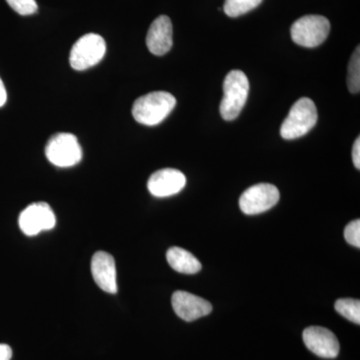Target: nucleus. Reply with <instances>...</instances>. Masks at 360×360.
<instances>
[{
    "instance_id": "obj_1",
    "label": "nucleus",
    "mask_w": 360,
    "mask_h": 360,
    "mask_svg": "<svg viewBox=\"0 0 360 360\" xmlns=\"http://www.w3.org/2000/svg\"><path fill=\"white\" fill-rule=\"evenodd\" d=\"M175 105L176 99L169 92H150L134 101L132 115L137 122L153 127L162 122L172 113Z\"/></svg>"
},
{
    "instance_id": "obj_2",
    "label": "nucleus",
    "mask_w": 360,
    "mask_h": 360,
    "mask_svg": "<svg viewBox=\"0 0 360 360\" xmlns=\"http://www.w3.org/2000/svg\"><path fill=\"white\" fill-rule=\"evenodd\" d=\"M250 92V82L241 70H231L225 77L224 97L219 110L222 118L227 122L236 120L245 108Z\"/></svg>"
},
{
    "instance_id": "obj_3",
    "label": "nucleus",
    "mask_w": 360,
    "mask_h": 360,
    "mask_svg": "<svg viewBox=\"0 0 360 360\" xmlns=\"http://www.w3.org/2000/svg\"><path fill=\"white\" fill-rule=\"evenodd\" d=\"M317 117L316 106L311 99L307 97L298 99L281 125V136L288 141L300 139L314 129Z\"/></svg>"
},
{
    "instance_id": "obj_4",
    "label": "nucleus",
    "mask_w": 360,
    "mask_h": 360,
    "mask_svg": "<svg viewBox=\"0 0 360 360\" xmlns=\"http://www.w3.org/2000/svg\"><path fill=\"white\" fill-rule=\"evenodd\" d=\"M330 22L322 15H305L291 26V39L303 47L319 46L328 39Z\"/></svg>"
},
{
    "instance_id": "obj_5",
    "label": "nucleus",
    "mask_w": 360,
    "mask_h": 360,
    "mask_svg": "<svg viewBox=\"0 0 360 360\" xmlns=\"http://www.w3.org/2000/svg\"><path fill=\"white\" fill-rule=\"evenodd\" d=\"M45 155L56 167H70L82 160V149L75 135L58 134L47 142Z\"/></svg>"
},
{
    "instance_id": "obj_6",
    "label": "nucleus",
    "mask_w": 360,
    "mask_h": 360,
    "mask_svg": "<svg viewBox=\"0 0 360 360\" xmlns=\"http://www.w3.org/2000/svg\"><path fill=\"white\" fill-rule=\"evenodd\" d=\"M106 52L105 41L101 35L89 33L75 42L71 49L70 63L75 70H85L101 63Z\"/></svg>"
},
{
    "instance_id": "obj_7",
    "label": "nucleus",
    "mask_w": 360,
    "mask_h": 360,
    "mask_svg": "<svg viewBox=\"0 0 360 360\" xmlns=\"http://www.w3.org/2000/svg\"><path fill=\"white\" fill-rule=\"evenodd\" d=\"M279 191L269 184H258L246 189L239 198L241 212L248 215L259 214L269 210L278 202Z\"/></svg>"
},
{
    "instance_id": "obj_8",
    "label": "nucleus",
    "mask_w": 360,
    "mask_h": 360,
    "mask_svg": "<svg viewBox=\"0 0 360 360\" xmlns=\"http://www.w3.org/2000/svg\"><path fill=\"white\" fill-rule=\"evenodd\" d=\"M18 224L26 236H37L39 232L51 231L56 226V214L47 203H33L20 213Z\"/></svg>"
},
{
    "instance_id": "obj_9",
    "label": "nucleus",
    "mask_w": 360,
    "mask_h": 360,
    "mask_svg": "<svg viewBox=\"0 0 360 360\" xmlns=\"http://www.w3.org/2000/svg\"><path fill=\"white\" fill-rule=\"evenodd\" d=\"M303 341L310 352L323 359H335L340 354V341L333 331L321 326H310L303 331Z\"/></svg>"
},
{
    "instance_id": "obj_10",
    "label": "nucleus",
    "mask_w": 360,
    "mask_h": 360,
    "mask_svg": "<svg viewBox=\"0 0 360 360\" xmlns=\"http://www.w3.org/2000/svg\"><path fill=\"white\" fill-rule=\"evenodd\" d=\"M186 184V177L181 172L174 168H165L151 175L148 188L156 198H168L180 193Z\"/></svg>"
},
{
    "instance_id": "obj_11",
    "label": "nucleus",
    "mask_w": 360,
    "mask_h": 360,
    "mask_svg": "<svg viewBox=\"0 0 360 360\" xmlns=\"http://www.w3.org/2000/svg\"><path fill=\"white\" fill-rule=\"evenodd\" d=\"M175 314L186 321H194L212 311V303L186 291H176L172 298Z\"/></svg>"
},
{
    "instance_id": "obj_12",
    "label": "nucleus",
    "mask_w": 360,
    "mask_h": 360,
    "mask_svg": "<svg viewBox=\"0 0 360 360\" xmlns=\"http://www.w3.org/2000/svg\"><path fill=\"white\" fill-rule=\"evenodd\" d=\"M172 35H174V30H172L170 18L167 15L158 16L151 23L146 35V45L149 51L158 56L167 54L174 44Z\"/></svg>"
},
{
    "instance_id": "obj_13",
    "label": "nucleus",
    "mask_w": 360,
    "mask_h": 360,
    "mask_svg": "<svg viewBox=\"0 0 360 360\" xmlns=\"http://www.w3.org/2000/svg\"><path fill=\"white\" fill-rule=\"evenodd\" d=\"M91 272L94 281L101 290L110 295L117 292L115 262L110 253L98 251L94 255Z\"/></svg>"
},
{
    "instance_id": "obj_14",
    "label": "nucleus",
    "mask_w": 360,
    "mask_h": 360,
    "mask_svg": "<svg viewBox=\"0 0 360 360\" xmlns=\"http://www.w3.org/2000/svg\"><path fill=\"white\" fill-rule=\"evenodd\" d=\"M167 259L168 264L175 270L184 274H195L201 270L200 260L193 253L184 248H172L167 250Z\"/></svg>"
},
{
    "instance_id": "obj_15",
    "label": "nucleus",
    "mask_w": 360,
    "mask_h": 360,
    "mask_svg": "<svg viewBox=\"0 0 360 360\" xmlns=\"http://www.w3.org/2000/svg\"><path fill=\"white\" fill-rule=\"evenodd\" d=\"M262 0H225L224 11L229 18H238L257 8Z\"/></svg>"
},
{
    "instance_id": "obj_16",
    "label": "nucleus",
    "mask_w": 360,
    "mask_h": 360,
    "mask_svg": "<svg viewBox=\"0 0 360 360\" xmlns=\"http://www.w3.org/2000/svg\"><path fill=\"white\" fill-rule=\"evenodd\" d=\"M338 314L354 323L360 324V302L352 298H341L335 302Z\"/></svg>"
},
{
    "instance_id": "obj_17",
    "label": "nucleus",
    "mask_w": 360,
    "mask_h": 360,
    "mask_svg": "<svg viewBox=\"0 0 360 360\" xmlns=\"http://www.w3.org/2000/svg\"><path fill=\"white\" fill-rule=\"evenodd\" d=\"M347 86L352 94L360 91V49H355L348 65Z\"/></svg>"
},
{
    "instance_id": "obj_18",
    "label": "nucleus",
    "mask_w": 360,
    "mask_h": 360,
    "mask_svg": "<svg viewBox=\"0 0 360 360\" xmlns=\"http://www.w3.org/2000/svg\"><path fill=\"white\" fill-rule=\"evenodd\" d=\"M8 6L20 15H30L37 13V4L35 0H6Z\"/></svg>"
},
{
    "instance_id": "obj_19",
    "label": "nucleus",
    "mask_w": 360,
    "mask_h": 360,
    "mask_svg": "<svg viewBox=\"0 0 360 360\" xmlns=\"http://www.w3.org/2000/svg\"><path fill=\"white\" fill-rule=\"evenodd\" d=\"M345 238L349 245L360 248V220L356 219L347 225L345 231Z\"/></svg>"
},
{
    "instance_id": "obj_20",
    "label": "nucleus",
    "mask_w": 360,
    "mask_h": 360,
    "mask_svg": "<svg viewBox=\"0 0 360 360\" xmlns=\"http://www.w3.org/2000/svg\"><path fill=\"white\" fill-rule=\"evenodd\" d=\"M352 160H354V167L360 169V137H357L352 148Z\"/></svg>"
},
{
    "instance_id": "obj_21",
    "label": "nucleus",
    "mask_w": 360,
    "mask_h": 360,
    "mask_svg": "<svg viewBox=\"0 0 360 360\" xmlns=\"http://www.w3.org/2000/svg\"><path fill=\"white\" fill-rule=\"evenodd\" d=\"M13 357V350L7 345H0V360H11Z\"/></svg>"
},
{
    "instance_id": "obj_22",
    "label": "nucleus",
    "mask_w": 360,
    "mask_h": 360,
    "mask_svg": "<svg viewBox=\"0 0 360 360\" xmlns=\"http://www.w3.org/2000/svg\"><path fill=\"white\" fill-rule=\"evenodd\" d=\"M6 99L7 94L6 86H4V82H2L1 78H0V108L6 104Z\"/></svg>"
}]
</instances>
